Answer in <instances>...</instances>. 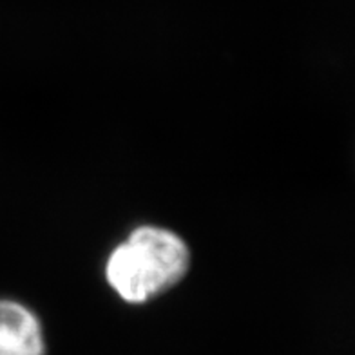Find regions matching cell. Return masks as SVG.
<instances>
[{"instance_id": "1", "label": "cell", "mask_w": 355, "mask_h": 355, "mask_svg": "<svg viewBox=\"0 0 355 355\" xmlns=\"http://www.w3.org/2000/svg\"><path fill=\"white\" fill-rule=\"evenodd\" d=\"M191 263V248L180 234L158 225H140L109 252L103 274L120 300L145 304L180 285Z\"/></svg>"}, {"instance_id": "2", "label": "cell", "mask_w": 355, "mask_h": 355, "mask_svg": "<svg viewBox=\"0 0 355 355\" xmlns=\"http://www.w3.org/2000/svg\"><path fill=\"white\" fill-rule=\"evenodd\" d=\"M0 355H47L42 321L13 300H0Z\"/></svg>"}]
</instances>
